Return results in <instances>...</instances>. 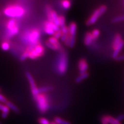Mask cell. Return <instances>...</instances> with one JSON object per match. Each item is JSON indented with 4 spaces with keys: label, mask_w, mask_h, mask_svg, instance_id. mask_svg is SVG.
<instances>
[{
    "label": "cell",
    "mask_w": 124,
    "mask_h": 124,
    "mask_svg": "<svg viewBox=\"0 0 124 124\" xmlns=\"http://www.w3.org/2000/svg\"><path fill=\"white\" fill-rule=\"evenodd\" d=\"M60 29V27L56 25L54 23L49 21H46L44 23V31L46 34L49 35L53 36L54 34L56 31Z\"/></svg>",
    "instance_id": "cell-10"
},
{
    "label": "cell",
    "mask_w": 124,
    "mask_h": 124,
    "mask_svg": "<svg viewBox=\"0 0 124 124\" xmlns=\"http://www.w3.org/2000/svg\"><path fill=\"white\" fill-rule=\"evenodd\" d=\"M116 118V119L118 121L121 122V121H123V120H124V114H122L121 115H118Z\"/></svg>",
    "instance_id": "cell-32"
},
{
    "label": "cell",
    "mask_w": 124,
    "mask_h": 124,
    "mask_svg": "<svg viewBox=\"0 0 124 124\" xmlns=\"http://www.w3.org/2000/svg\"><path fill=\"white\" fill-rule=\"evenodd\" d=\"M50 124H56L55 122H54L52 121V122H50Z\"/></svg>",
    "instance_id": "cell-35"
},
{
    "label": "cell",
    "mask_w": 124,
    "mask_h": 124,
    "mask_svg": "<svg viewBox=\"0 0 124 124\" xmlns=\"http://www.w3.org/2000/svg\"><path fill=\"white\" fill-rule=\"evenodd\" d=\"M5 104L8 107V108H9L10 110H11L12 111H13L15 113H17V114L20 113V109H19V108L16 106H15L13 103H12L11 102L9 101L8 100L7 102L5 103Z\"/></svg>",
    "instance_id": "cell-19"
},
{
    "label": "cell",
    "mask_w": 124,
    "mask_h": 124,
    "mask_svg": "<svg viewBox=\"0 0 124 124\" xmlns=\"http://www.w3.org/2000/svg\"><path fill=\"white\" fill-rule=\"evenodd\" d=\"M62 33L61 31V29H60L59 31H57L55 32L53 36H54V37H55L56 38L59 39L61 38V37H62Z\"/></svg>",
    "instance_id": "cell-30"
},
{
    "label": "cell",
    "mask_w": 124,
    "mask_h": 124,
    "mask_svg": "<svg viewBox=\"0 0 124 124\" xmlns=\"http://www.w3.org/2000/svg\"><path fill=\"white\" fill-rule=\"evenodd\" d=\"M59 26L60 28L66 26V19L63 15H59Z\"/></svg>",
    "instance_id": "cell-23"
},
{
    "label": "cell",
    "mask_w": 124,
    "mask_h": 124,
    "mask_svg": "<svg viewBox=\"0 0 124 124\" xmlns=\"http://www.w3.org/2000/svg\"><path fill=\"white\" fill-rule=\"evenodd\" d=\"M41 34L37 28H33L24 31L21 36V41L27 46H34L40 43Z\"/></svg>",
    "instance_id": "cell-1"
},
{
    "label": "cell",
    "mask_w": 124,
    "mask_h": 124,
    "mask_svg": "<svg viewBox=\"0 0 124 124\" xmlns=\"http://www.w3.org/2000/svg\"><path fill=\"white\" fill-rule=\"evenodd\" d=\"M26 48L29 49L28 59L31 60H36L42 57L45 53L44 46L40 43L32 46H27Z\"/></svg>",
    "instance_id": "cell-6"
},
{
    "label": "cell",
    "mask_w": 124,
    "mask_h": 124,
    "mask_svg": "<svg viewBox=\"0 0 124 124\" xmlns=\"http://www.w3.org/2000/svg\"><path fill=\"white\" fill-rule=\"evenodd\" d=\"M122 40L123 39L121 35L119 34H116L114 37L113 41H112V48L113 50H114L116 46H117Z\"/></svg>",
    "instance_id": "cell-16"
},
{
    "label": "cell",
    "mask_w": 124,
    "mask_h": 124,
    "mask_svg": "<svg viewBox=\"0 0 124 124\" xmlns=\"http://www.w3.org/2000/svg\"><path fill=\"white\" fill-rule=\"evenodd\" d=\"M107 7L106 5H101L96 8L92 15L90 16L86 21V25L87 26H91L96 23L99 18L106 12Z\"/></svg>",
    "instance_id": "cell-7"
},
{
    "label": "cell",
    "mask_w": 124,
    "mask_h": 124,
    "mask_svg": "<svg viewBox=\"0 0 124 124\" xmlns=\"http://www.w3.org/2000/svg\"><path fill=\"white\" fill-rule=\"evenodd\" d=\"M8 114L7 113H3L2 112L1 113V117L2 118H3V119H5L8 117Z\"/></svg>",
    "instance_id": "cell-34"
},
{
    "label": "cell",
    "mask_w": 124,
    "mask_h": 124,
    "mask_svg": "<svg viewBox=\"0 0 124 124\" xmlns=\"http://www.w3.org/2000/svg\"><path fill=\"white\" fill-rule=\"evenodd\" d=\"M25 76L29 83L31 93L33 96H35L39 94L38 87H37L34 78L30 72L27 71L25 72Z\"/></svg>",
    "instance_id": "cell-11"
},
{
    "label": "cell",
    "mask_w": 124,
    "mask_h": 124,
    "mask_svg": "<svg viewBox=\"0 0 124 124\" xmlns=\"http://www.w3.org/2000/svg\"><path fill=\"white\" fill-rule=\"evenodd\" d=\"M3 14L9 19H20L25 16L24 7L18 4H11L6 6L3 9Z\"/></svg>",
    "instance_id": "cell-2"
},
{
    "label": "cell",
    "mask_w": 124,
    "mask_h": 124,
    "mask_svg": "<svg viewBox=\"0 0 124 124\" xmlns=\"http://www.w3.org/2000/svg\"><path fill=\"white\" fill-rule=\"evenodd\" d=\"M89 73L88 72L83 73H80L79 75L78 76L76 79H75V82L77 83H80L83 81L87 79L89 77Z\"/></svg>",
    "instance_id": "cell-18"
},
{
    "label": "cell",
    "mask_w": 124,
    "mask_h": 124,
    "mask_svg": "<svg viewBox=\"0 0 124 124\" xmlns=\"http://www.w3.org/2000/svg\"><path fill=\"white\" fill-rule=\"evenodd\" d=\"M108 120L109 124H122L121 122L116 119V118L113 117L110 115H108Z\"/></svg>",
    "instance_id": "cell-25"
},
{
    "label": "cell",
    "mask_w": 124,
    "mask_h": 124,
    "mask_svg": "<svg viewBox=\"0 0 124 124\" xmlns=\"http://www.w3.org/2000/svg\"><path fill=\"white\" fill-rule=\"evenodd\" d=\"M33 98L40 113L41 114L46 113L50 107L49 99L47 95L45 93H40L34 96Z\"/></svg>",
    "instance_id": "cell-3"
},
{
    "label": "cell",
    "mask_w": 124,
    "mask_h": 124,
    "mask_svg": "<svg viewBox=\"0 0 124 124\" xmlns=\"http://www.w3.org/2000/svg\"><path fill=\"white\" fill-rule=\"evenodd\" d=\"M46 45L49 49L54 51H62V46L58 39L51 36L48 38V39L46 41Z\"/></svg>",
    "instance_id": "cell-9"
},
{
    "label": "cell",
    "mask_w": 124,
    "mask_h": 124,
    "mask_svg": "<svg viewBox=\"0 0 124 124\" xmlns=\"http://www.w3.org/2000/svg\"><path fill=\"white\" fill-rule=\"evenodd\" d=\"M78 67L80 73H83L87 72L88 64L87 61L85 59H81L78 63Z\"/></svg>",
    "instance_id": "cell-12"
},
{
    "label": "cell",
    "mask_w": 124,
    "mask_h": 124,
    "mask_svg": "<svg viewBox=\"0 0 124 124\" xmlns=\"http://www.w3.org/2000/svg\"><path fill=\"white\" fill-rule=\"evenodd\" d=\"M1 48L3 51H7L9 50L10 48V43L8 41H4L1 43Z\"/></svg>",
    "instance_id": "cell-22"
},
{
    "label": "cell",
    "mask_w": 124,
    "mask_h": 124,
    "mask_svg": "<svg viewBox=\"0 0 124 124\" xmlns=\"http://www.w3.org/2000/svg\"><path fill=\"white\" fill-rule=\"evenodd\" d=\"M53 122H55L56 124H71L70 122L67 121L61 117H58V116L54 118Z\"/></svg>",
    "instance_id": "cell-20"
},
{
    "label": "cell",
    "mask_w": 124,
    "mask_h": 124,
    "mask_svg": "<svg viewBox=\"0 0 124 124\" xmlns=\"http://www.w3.org/2000/svg\"><path fill=\"white\" fill-rule=\"evenodd\" d=\"M60 4L62 9L67 10L71 6V2L70 0H61Z\"/></svg>",
    "instance_id": "cell-17"
},
{
    "label": "cell",
    "mask_w": 124,
    "mask_h": 124,
    "mask_svg": "<svg viewBox=\"0 0 124 124\" xmlns=\"http://www.w3.org/2000/svg\"><path fill=\"white\" fill-rule=\"evenodd\" d=\"M68 66V59L67 53L61 51L58 55L55 64V69L60 75H63L66 72Z\"/></svg>",
    "instance_id": "cell-4"
},
{
    "label": "cell",
    "mask_w": 124,
    "mask_h": 124,
    "mask_svg": "<svg viewBox=\"0 0 124 124\" xmlns=\"http://www.w3.org/2000/svg\"><path fill=\"white\" fill-rule=\"evenodd\" d=\"M94 41L95 40L93 37L91 32H87L85 33L83 39L84 44L85 46H91Z\"/></svg>",
    "instance_id": "cell-14"
},
{
    "label": "cell",
    "mask_w": 124,
    "mask_h": 124,
    "mask_svg": "<svg viewBox=\"0 0 124 124\" xmlns=\"http://www.w3.org/2000/svg\"><path fill=\"white\" fill-rule=\"evenodd\" d=\"M0 124H1V122H0Z\"/></svg>",
    "instance_id": "cell-37"
},
{
    "label": "cell",
    "mask_w": 124,
    "mask_h": 124,
    "mask_svg": "<svg viewBox=\"0 0 124 124\" xmlns=\"http://www.w3.org/2000/svg\"><path fill=\"white\" fill-rule=\"evenodd\" d=\"M0 111H1L3 113H5L9 114L10 112V109L8 108L6 104H2V103L0 102Z\"/></svg>",
    "instance_id": "cell-26"
},
{
    "label": "cell",
    "mask_w": 124,
    "mask_h": 124,
    "mask_svg": "<svg viewBox=\"0 0 124 124\" xmlns=\"http://www.w3.org/2000/svg\"><path fill=\"white\" fill-rule=\"evenodd\" d=\"M115 60L117 61H124V55H119Z\"/></svg>",
    "instance_id": "cell-33"
},
{
    "label": "cell",
    "mask_w": 124,
    "mask_h": 124,
    "mask_svg": "<svg viewBox=\"0 0 124 124\" xmlns=\"http://www.w3.org/2000/svg\"><path fill=\"white\" fill-rule=\"evenodd\" d=\"M68 35L71 39H76L77 31V25L75 22H71L68 26Z\"/></svg>",
    "instance_id": "cell-13"
},
{
    "label": "cell",
    "mask_w": 124,
    "mask_h": 124,
    "mask_svg": "<svg viewBox=\"0 0 124 124\" xmlns=\"http://www.w3.org/2000/svg\"><path fill=\"white\" fill-rule=\"evenodd\" d=\"M53 90V87L51 86H42L38 88V92L39 94L40 93H45L49 91H51Z\"/></svg>",
    "instance_id": "cell-21"
},
{
    "label": "cell",
    "mask_w": 124,
    "mask_h": 124,
    "mask_svg": "<svg viewBox=\"0 0 124 124\" xmlns=\"http://www.w3.org/2000/svg\"><path fill=\"white\" fill-rule=\"evenodd\" d=\"M91 33H92L93 38H94V40L95 41L99 38V37L100 36V32L98 29H96L93 30L91 32Z\"/></svg>",
    "instance_id": "cell-24"
},
{
    "label": "cell",
    "mask_w": 124,
    "mask_h": 124,
    "mask_svg": "<svg viewBox=\"0 0 124 124\" xmlns=\"http://www.w3.org/2000/svg\"><path fill=\"white\" fill-rule=\"evenodd\" d=\"M1 13H0V16H1Z\"/></svg>",
    "instance_id": "cell-36"
},
{
    "label": "cell",
    "mask_w": 124,
    "mask_h": 124,
    "mask_svg": "<svg viewBox=\"0 0 124 124\" xmlns=\"http://www.w3.org/2000/svg\"><path fill=\"white\" fill-rule=\"evenodd\" d=\"M0 91H1V89H0Z\"/></svg>",
    "instance_id": "cell-38"
},
{
    "label": "cell",
    "mask_w": 124,
    "mask_h": 124,
    "mask_svg": "<svg viewBox=\"0 0 124 124\" xmlns=\"http://www.w3.org/2000/svg\"><path fill=\"white\" fill-rule=\"evenodd\" d=\"M124 46V40L123 39V40L121 41L120 44L117 46H116V47L113 50V54H112V57L113 59L115 60L116 58L119 55V54L122 51Z\"/></svg>",
    "instance_id": "cell-15"
},
{
    "label": "cell",
    "mask_w": 124,
    "mask_h": 124,
    "mask_svg": "<svg viewBox=\"0 0 124 124\" xmlns=\"http://www.w3.org/2000/svg\"><path fill=\"white\" fill-rule=\"evenodd\" d=\"M100 122L101 124H109L108 123V115H104L100 118Z\"/></svg>",
    "instance_id": "cell-29"
},
{
    "label": "cell",
    "mask_w": 124,
    "mask_h": 124,
    "mask_svg": "<svg viewBox=\"0 0 124 124\" xmlns=\"http://www.w3.org/2000/svg\"><path fill=\"white\" fill-rule=\"evenodd\" d=\"M20 26L17 19H9L6 23V34L8 38H12L19 33Z\"/></svg>",
    "instance_id": "cell-5"
},
{
    "label": "cell",
    "mask_w": 124,
    "mask_h": 124,
    "mask_svg": "<svg viewBox=\"0 0 124 124\" xmlns=\"http://www.w3.org/2000/svg\"><path fill=\"white\" fill-rule=\"evenodd\" d=\"M46 17H47L48 21L53 22L58 26H59V15L57 14L56 11L54 10H53L50 6L46 5Z\"/></svg>",
    "instance_id": "cell-8"
},
{
    "label": "cell",
    "mask_w": 124,
    "mask_h": 124,
    "mask_svg": "<svg viewBox=\"0 0 124 124\" xmlns=\"http://www.w3.org/2000/svg\"><path fill=\"white\" fill-rule=\"evenodd\" d=\"M38 123L39 124H50V122L45 117H39L38 119Z\"/></svg>",
    "instance_id": "cell-28"
},
{
    "label": "cell",
    "mask_w": 124,
    "mask_h": 124,
    "mask_svg": "<svg viewBox=\"0 0 124 124\" xmlns=\"http://www.w3.org/2000/svg\"><path fill=\"white\" fill-rule=\"evenodd\" d=\"M8 101L7 99L2 94H0V102L2 103H6Z\"/></svg>",
    "instance_id": "cell-31"
},
{
    "label": "cell",
    "mask_w": 124,
    "mask_h": 124,
    "mask_svg": "<svg viewBox=\"0 0 124 124\" xmlns=\"http://www.w3.org/2000/svg\"><path fill=\"white\" fill-rule=\"evenodd\" d=\"M123 21H124V15H121L117 17H116L112 20V22L115 23H119Z\"/></svg>",
    "instance_id": "cell-27"
}]
</instances>
